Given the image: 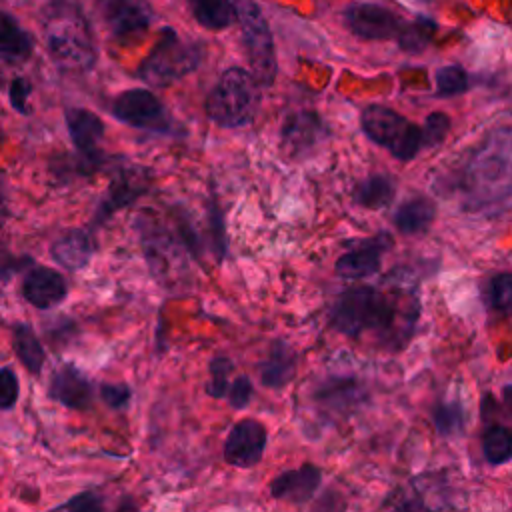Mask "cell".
Here are the masks:
<instances>
[{"label": "cell", "mask_w": 512, "mask_h": 512, "mask_svg": "<svg viewBox=\"0 0 512 512\" xmlns=\"http://www.w3.org/2000/svg\"><path fill=\"white\" fill-rule=\"evenodd\" d=\"M30 92H32V84H30L26 78L16 76V78L10 80L8 98H10L12 108H14L18 114H22V116H28V114H30V108H28Z\"/></svg>", "instance_id": "obj_37"}, {"label": "cell", "mask_w": 512, "mask_h": 512, "mask_svg": "<svg viewBox=\"0 0 512 512\" xmlns=\"http://www.w3.org/2000/svg\"><path fill=\"white\" fill-rule=\"evenodd\" d=\"M112 116L122 124L148 132H172V118L162 102L146 88L120 92L112 100Z\"/></svg>", "instance_id": "obj_7"}, {"label": "cell", "mask_w": 512, "mask_h": 512, "mask_svg": "<svg viewBox=\"0 0 512 512\" xmlns=\"http://www.w3.org/2000/svg\"><path fill=\"white\" fill-rule=\"evenodd\" d=\"M114 36H130L148 26L152 14L144 0H100Z\"/></svg>", "instance_id": "obj_16"}, {"label": "cell", "mask_w": 512, "mask_h": 512, "mask_svg": "<svg viewBox=\"0 0 512 512\" xmlns=\"http://www.w3.org/2000/svg\"><path fill=\"white\" fill-rule=\"evenodd\" d=\"M260 384L272 390H280L292 382L296 374V354L284 340H274L268 356L258 366Z\"/></svg>", "instance_id": "obj_17"}, {"label": "cell", "mask_w": 512, "mask_h": 512, "mask_svg": "<svg viewBox=\"0 0 512 512\" xmlns=\"http://www.w3.org/2000/svg\"><path fill=\"white\" fill-rule=\"evenodd\" d=\"M100 398L106 406H110L112 410H122L130 404V396H132V390L128 384L124 382H102L100 388Z\"/></svg>", "instance_id": "obj_33"}, {"label": "cell", "mask_w": 512, "mask_h": 512, "mask_svg": "<svg viewBox=\"0 0 512 512\" xmlns=\"http://www.w3.org/2000/svg\"><path fill=\"white\" fill-rule=\"evenodd\" d=\"M360 124L372 142L386 148L398 160H412L424 148L422 126L412 124L392 108L370 104L364 108Z\"/></svg>", "instance_id": "obj_5"}, {"label": "cell", "mask_w": 512, "mask_h": 512, "mask_svg": "<svg viewBox=\"0 0 512 512\" xmlns=\"http://www.w3.org/2000/svg\"><path fill=\"white\" fill-rule=\"evenodd\" d=\"M344 22L352 34L366 40H398L406 20L382 4L362 2L352 4L344 12Z\"/></svg>", "instance_id": "obj_8"}, {"label": "cell", "mask_w": 512, "mask_h": 512, "mask_svg": "<svg viewBox=\"0 0 512 512\" xmlns=\"http://www.w3.org/2000/svg\"><path fill=\"white\" fill-rule=\"evenodd\" d=\"M486 302L500 314L512 316V272H502L488 280Z\"/></svg>", "instance_id": "obj_28"}, {"label": "cell", "mask_w": 512, "mask_h": 512, "mask_svg": "<svg viewBox=\"0 0 512 512\" xmlns=\"http://www.w3.org/2000/svg\"><path fill=\"white\" fill-rule=\"evenodd\" d=\"M326 134V126L316 112L300 110L286 118L280 140L288 156H304L306 152H312Z\"/></svg>", "instance_id": "obj_12"}, {"label": "cell", "mask_w": 512, "mask_h": 512, "mask_svg": "<svg viewBox=\"0 0 512 512\" xmlns=\"http://www.w3.org/2000/svg\"><path fill=\"white\" fill-rule=\"evenodd\" d=\"M48 398L72 410H88L94 402V384L78 366L66 362L52 374Z\"/></svg>", "instance_id": "obj_11"}, {"label": "cell", "mask_w": 512, "mask_h": 512, "mask_svg": "<svg viewBox=\"0 0 512 512\" xmlns=\"http://www.w3.org/2000/svg\"><path fill=\"white\" fill-rule=\"evenodd\" d=\"M234 364L230 358L226 356H214L210 362H208V372H210V378L206 382V394L212 396V398H224L228 394V388H230V372H232Z\"/></svg>", "instance_id": "obj_30"}, {"label": "cell", "mask_w": 512, "mask_h": 512, "mask_svg": "<svg viewBox=\"0 0 512 512\" xmlns=\"http://www.w3.org/2000/svg\"><path fill=\"white\" fill-rule=\"evenodd\" d=\"M382 512H434L426 506L422 492L416 482H412L406 488H400L398 494H394Z\"/></svg>", "instance_id": "obj_31"}, {"label": "cell", "mask_w": 512, "mask_h": 512, "mask_svg": "<svg viewBox=\"0 0 512 512\" xmlns=\"http://www.w3.org/2000/svg\"><path fill=\"white\" fill-rule=\"evenodd\" d=\"M434 80H436V94L442 96V98L464 94L470 86L466 70L462 66H456V64L438 68Z\"/></svg>", "instance_id": "obj_29"}, {"label": "cell", "mask_w": 512, "mask_h": 512, "mask_svg": "<svg viewBox=\"0 0 512 512\" xmlns=\"http://www.w3.org/2000/svg\"><path fill=\"white\" fill-rule=\"evenodd\" d=\"M482 454L490 466L512 460V428L504 422L490 420L482 432Z\"/></svg>", "instance_id": "obj_24"}, {"label": "cell", "mask_w": 512, "mask_h": 512, "mask_svg": "<svg viewBox=\"0 0 512 512\" xmlns=\"http://www.w3.org/2000/svg\"><path fill=\"white\" fill-rule=\"evenodd\" d=\"M322 482V470L316 464H302L298 468L278 474L268 490L274 500H288L292 504H304L312 500Z\"/></svg>", "instance_id": "obj_14"}, {"label": "cell", "mask_w": 512, "mask_h": 512, "mask_svg": "<svg viewBox=\"0 0 512 512\" xmlns=\"http://www.w3.org/2000/svg\"><path fill=\"white\" fill-rule=\"evenodd\" d=\"M432 422L434 428L440 436H456L464 430V422H466V414L464 408L458 400H450V402H438L432 410Z\"/></svg>", "instance_id": "obj_26"}, {"label": "cell", "mask_w": 512, "mask_h": 512, "mask_svg": "<svg viewBox=\"0 0 512 512\" xmlns=\"http://www.w3.org/2000/svg\"><path fill=\"white\" fill-rule=\"evenodd\" d=\"M202 44L180 38L172 28H164L152 52L142 60L138 76L152 88H166L198 68Z\"/></svg>", "instance_id": "obj_4"}, {"label": "cell", "mask_w": 512, "mask_h": 512, "mask_svg": "<svg viewBox=\"0 0 512 512\" xmlns=\"http://www.w3.org/2000/svg\"><path fill=\"white\" fill-rule=\"evenodd\" d=\"M436 30V24L434 20L430 18H424V16H418L416 20L412 22H406L400 38L396 40L400 44L402 50L406 52H420L428 46V42L432 40V34Z\"/></svg>", "instance_id": "obj_27"}, {"label": "cell", "mask_w": 512, "mask_h": 512, "mask_svg": "<svg viewBox=\"0 0 512 512\" xmlns=\"http://www.w3.org/2000/svg\"><path fill=\"white\" fill-rule=\"evenodd\" d=\"M18 394H20L18 376L10 366H4L0 370V408L2 410L14 408L18 402Z\"/></svg>", "instance_id": "obj_35"}, {"label": "cell", "mask_w": 512, "mask_h": 512, "mask_svg": "<svg viewBox=\"0 0 512 512\" xmlns=\"http://www.w3.org/2000/svg\"><path fill=\"white\" fill-rule=\"evenodd\" d=\"M266 442V426L254 418H244L230 428L224 440V458L236 468H252L262 460Z\"/></svg>", "instance_id": "obj_9"}, {"label": "cell", "mask_w": 512, "mask_h": 512, "mask_svg": "<svg viewBox=\"0 0 512 512\" xmlns=\"http://www.w3.org/2000/svg\"><path fill=\"white\" fill-rule=\"evenodd\" d=\"M66 294L68 286L62 274L46 266L32 268L22 282V296L28 304H32L38 310L58 306L66 298Z\"/></svg>", "instance_id": "obj_15"}, {"label": "cell", "mask_w": 512, "mask_h": 512, "mask_svg": "<svg viewBox=\"0 0 512 512\" xmlns=\"http://www.w3.org/2000/svg\"><path fill=\"white\" fill-rule=\"evenodd\" d=\"M208 220H210V230H212V240H214V252H216V258L220 260L226 254V236H224V218L214 200L210 202V218Z\"/></svg>", "instance_id": "obj_38"}, {"label": "cell", "mask_w": 512, "mask_h": 512, "mask_svg": "<svg viewBox=\"0 0 512 512\" xmlns=\"http://www.w3.org/2000/svg\"><path fill=\"white\" fill-rule=\"evenodd\" d=\"M68 134L82 160H86L92 168L100 162V140L104 136V122L100 116L86 108H68L64 112Z\"/></svg>", "instance_id": "obj_13"}, {"label": "cell", "mask_w": 512, "mask_h": 512, "mask_svg": "<svg viewBox=\"0 0 512 512\" xmlns=\"http://www.w3.org/2000/svg\"><path fill=\"white\" fill-rule=\"evenodd\" d=\"M34 50L32 36L22 30V26L8 14H2V30H0V56L4 64H20L30 58Z\"/></svg>", "instance_id": "obj_20"}, {"label": "cell", "mask_w": 512, "mask_h": 512, "mask_svg": "<svg viewBox=\"0 0 512 512\" xmlns=\"http://www.w3.org/2000/svg\"><path fill=\"white\" fill-rule=\"evenodd\" d=\"M392 246V238L382 232L366 240L352 242L350 250H346L338 260H336V274L340 278L348 280H360L376 274L380 270L382 254Z\"/></svg>", "instance_id": "obj_10"}, {"label": "cell", "mask_w": 512, "mask_h": 512, "mask_svg": "<svg viewBox=\"0 0 512 512\" xmlns=\"http://www.w3.org/2000/svg\"><path fill=\"white\" fill-rule=\"evenodd\" d=\"M118 512H140V510H138V506H136L132 500H126V502L118 508Z\"/></svg>", "instance_id": "obj_39"}, {"label": "cell", "mask_w": 512, "mask_h": 512, "mask_svg": "<svg viewBox=\"0 0 512 512\" xmlns=\"http://www.w3.org/2000/svg\"><path fill=\"white\" fill-rule=\"evenodd\" d=\"M450 130V118L444 112H432L428 114V118L424 120L422 126V134H424V148L436 146L444 140V136Z\"/></svg>", "instance_id": "obj_32"}, {"label": "cell", "mask_w": 512, "mask_h": 512, "mask_svg": "<svg viewBox=\"0 0 512 512\" xmlns=\"http://www.w3.org/2000/svg\"><path fill=\"white\" fill-rule=\"evenodd\" d=\"M194 20L210 30L228 28L236 18V0H186Z\"/></svg>", "instance_id": "obj_23"}, {"label": "cell", "mask_w": 512, "mask_h": 512, "mask_svg": "<svg viewBox=\"0 0 512 512\" xmlns=\"http://www.w3.org/2000/svg\"><path fill=\"white\" fill-rule=\"evenodd\" d=\"M394 194H396V184L388 174H372L356 186L354 202L364 208L378 210V208H386L394 200Z\"/></svg>", "instance_id": "obj_25"}, {"label": "cell", "mask_w": 512, "mask_h": 512, "mask_svg": "<svg viewBox=\"0 0 512 512\" xmlns=\"http://www.w3.org/2000/svg\"><path fill=\"white\" fill-rule=\"evenodd\" d=\"M236 14L252 74L260 86H270L278 70L270 26L254 0H236Z\"/></svg>", "instance_id": "obj_6"}, {"label": "cell", "mask_w": 512, "mask_h": 512, "mask_svg": "<svg viewBox=\"0 0 512 512\" xmlns=\"http://www.w3.org/2000/svg\"><path fill=\"white\" fill-rule=\"evenodd\" d=\"M46 48L58 68L86 72L96 62V44L82 10L68 0H54L42 10Z\"/></svg>", "instance_id": "obj_2"}, {"label": "cell", "mask_w": 512, "mask_h": 512, "mask_svg": "<svg viewBox=\"0 0 512 512\" xmlns=\"http://www.w3.org/2000/svg\"><path fill=\"white\" fill-rule=\"evenodd\" d=\"M436 216V204L426 196L406 198L394 212V226L402 234H420L428 230Z\"/></svg>", "instance_id": "obj_19"}, {"label": "cell", "mask_w": 512, "mask_h": 512, "mask_svg": "<svg viewBox=\"0 0 512 512\" xmlns=\"http://www.w3.org/2000/svg\"><path fill=\"white\" fill-rule=\"evenodd\" d=\"M12 348H14L16 358L20 360V364L30 374H40V370L44 368V362H46V352L30 324L16 322L12 326Z\"/></svg>", "instance_id": "obj_22"}, {"label": "cell", "mask_w": 512, "mask_h": 512, "mask_svg": "<svg viewBox=\"0 0 512 512\" xmlns=\"http://www.w3.org/2000/svg\"><path fill=\"white\" fill-rule=\"evenodd\" d=\"M52 258L62 264L68 270H80L84 268L92 254H94V242L86 230L72 228L58 236V240L52 244Z\"/></svg>", "instance_id": "obj_18"}, {"label": "cell", "mask_w": 512, "mask_h": 512, "mask_svg": "<svg viewBox=\"0 0 512 512\" xmlns=\"http://www.w3.org/2000/svg\"><path fill=\"white\" fill-rule=\"evenodd\" d=\"M258 86L260 84L252 72L238 66L228 68L206 96L208 118L222 128H240L250 124L260 104Z\"/></svg>", "instance_id": "obj_3"}, {"label": "cell", "mask_w": 512, "mask_h": 512, "mask_svg": "<svg viewBox=\"0 0 512 512\" xmlns=\"http://www.w3.org/2000/svg\"><path fill=\"white\" fill-rule=\"evenodd\" d=\"M228 404L234 410H244L254 398V384L248 376H236L228 388Z\"/></svg>", "instance_id": "obj_34"}, {"label": "cell", "mask_w": 512, "mask_h": 512, "mask_svg": "<svg viewBox=\"0 0 512 512\" xmlns=\"http://www.w3.org/2000/svg\"><path fill=\"white\" fill-rule=\"evenodd\" d=\"M144 180L136 178L132 172L128 174H120L116 176V180L110 184L108 192L102 196L98 208H96V218L94 222H102L106 220L112 212H116L118 208L130 204L138 194L144 192Z\"/></svg>", "instance_id": "obj_21"}, {"label": "cell", "mask_w": 512, "mask_h": 512, "mask_svg": "<svg viewBox=\"0 0 512 512\" xmlns=\"http://www.w3.org/2000/svg\"><path fill=\"white\" fill-rule=\"evenodd\" d=\"M418 310L414 294H388L374 286H354L336 298L330 324L346 336L378 332L402 344L414 330Z\"/></svg>", "instance_id": "obj_1"}, {"label": "cell", "mask_w": 512, "mask_h": 512, "mask_svg": "<svg viewBox=\"0 0 512 512\" xmlns=\"http://www.w3.org/2000/svg\"><path fill=\"white\" fill-rule=\"evenodd\" d=\"M60 508L64 512H104V498H102V494L88 490V492L74 494Z\"/></svg>", "instance_id": "obj_36"}]
</instances>
